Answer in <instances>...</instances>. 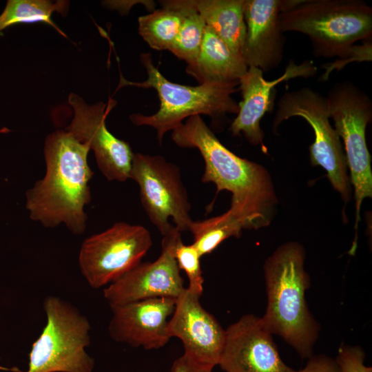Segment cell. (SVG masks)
<instances>
[{"label":"cell","mask_w":372,"mask_h":372,"mask_svg":"<svg viewBox=\"0 0 372 372\" xmlns=\"http://www.w3.org/2000/svg\"><path fill=\"white\" fill-rule=\"evenodd\" d=\"M176 298H156L112 307L108 332L116 342L132 347L158 349L171 338L168 318L172 315Z\"/></svg>","instance_id":"16"},{"label":"cell","mask_w":372,"mask_h":372,"mask_svg":"<svg viewBox=\"0 0 372 372\" xmlns=\"http://www.w3.org/2000/svg\"><path fill=\"white\" fill-rule=\"evenodd\" d=\"M293 116L303 118L314 132V141L309 147L310 163L327 172L332 187L348 202L351 187L345 154L340 138L330 123L327 96L308 87L286 91L278 102L273 130Z\"/></svg>","instance_id":"8"},{"label":"cell","mask_w":372,"mask_h":372,"mask_svg":"<svg viewBox=\"0 0 372 372\" xmlns=\"http://www.w3.org/2000/svg\"><path fill=\"white\" fill-rule=\"evenodd\" d=\"M334 129L344 143L350 183L355 200V239L356 247L361 205L372 196L371 155L366 145V128L372 118V103L364 91L350 81L335 84L327 96Z\"/></svg>","instance_id":"7"},{"label":"cell","mask_w":372,"mask_h":372,"mask_svg":"<svg viewBox=\"0 0 372 372\" xmlns=\"http://www.w3.org/2000/svg\"><path fill=\"white\" fill-rule=\"evenodd\" d=\"M174 256L180 270L186 273L190 291L201 296L203 292L204 278L200 267L201 255L192 245H185L180 238L176 242Z\"/></svg>","instance_id":"24"},{"label":"cell","mask_w":372,"mask_h":372,"mask_svg":"<svg viewBox=\"0 0 372 372\" xmlns=\"http://www.w3.org/2000/svg\"><path fill=\"white\" fill-rule=\"evenodd\" d=\"M365 357L360 347L342 344L335 361L340 372H372V367L364 364Z\"/></svg>","instance_id":"26"},{"label":"cell","mask_w":372,"mask_h":372,"mask_svg":"<svg viewBox=\"0 0 372 372\" xmlns=\"http://www.w3.org/2000/svg\"><path fill=\"white\" fill-rule=\"evenodd\" d=\"M172 138L180 147L196 148L205 162L203 183H213L217 193L231 192L229 210L245 229L269 225L277 198L268 171L242 158L223 145L200 115L189 117L172 130Z\"/></svg>","instance_id":"1"},{"label":"cell","mask_w":372,"mask_h":372,"mask_svg":"<svg viewBox=\"0 0 372 372\" xmlns=\"http://www.w3.org/2000/svg\"><path fill=\"white\" fill-rule=\"evenodd\" d=\"M306 365L296 372H340L335 359L326 355H312Z\"/></svg>","instance_id":"27"},{"label":"cell","mask_w":372,"mask_h":372,"mask_svg":"<svg viewBox=\"0 0 372 372\" xmlns=\"http://www.w3.org/2000/svg\"><path fill=\"white\" fill-rule=\"evenodd\" d=\"M317 71L318 68L312 61L306 60L296 64L293 60H290L281 76L267 81L260 69L248 68L239 80L242 100L238 103L237 116L229 127L231 134L236 136L242 134L249 143L261 145L266 150L260 121L267 112L273 110L276 86L291 79L313 76Z\"/></svg>","instance_id":"15"},{"label":"cell","mask_w":372,"mask_h":372,"mask_svg":"<svg viewBox=\"0 0 372 372\" xmlns=\"http://www.w3.org/2000/svg\"><path fill=\"white\" fill-rule=\"evenodd\" d=\"M152 245L145 227L116 223L83 241L79 256L81 271L91 287L99 289L139 264Z\"/></svg>","instance_id":"10"},{"label":"cell","mask_w":372,"mask_h":372,"mask_svg":"<svg viewBox=\"0 0 372 372\" xmlns=\"http://www.w3.org/2000/svg\"><path fill=\"white\" fill-rule=\"evenodd\" d=\"M281 30L307 35L317 56L340 58L372 38V8L360 0H285Z\"/></svg>","instance_id":"4"},{"label":"cell","mask_w":372,"mask_h":372,"mask_svg":"<svg viewBox=\"0 0 372 372\" xmlns=\"http://www.w3.org/2000/svg\"><path fill=\"white\" fill-rule=\"evenodd\" d=\"M68 8V1L8 0L0 14V32L17 24L41 22L52 26L62 36L67 37L53 22L51 15L54 12H58L65 16Z\"/></svg>","instance_id":"20"},{"label":"cell","mask_w":372,"mask_h":372,"mask_svg":"<svg viewBox=\"0 0 372 372\" xmlns=\"http://www.w3.org/2000/svg\"><path fill=\"white\" fill-rule=\"evenodd\" d=\"M43 309L47 322L32 345L25 372H92L94 360L85 351L90 344L87 318L56 296L46 297Z\"/></svg>","instance_id":"6"},{"label":"cell","mask_w":372,"mask_h":372,"mask_svg":"<svg viewBox=\"0 0 372 372\" xmlns=\"http://www.w3.org/2000/svg\"><path fill=\"white\" fill-rule=\"evenodd\" d=\"M200 296L187 287L176 298L167 330L170 338L180 339L184 354L211 369L218 365L225 344V330L200 302Z\"/></svg>","instance_id":"14"},{"label":"cell","mask_w":372,"mask_h":372,"mask_svg":"<svg viewBox=\"0 0 372 372\" xmlns=\"http://www.w3.org/2000/svg\"><path fill=\"white\" fill-rule=\"evenodd\" d=\"M218 365L225 372H296L280 357L261 317L245 314L225 329Z\"/></svg>","instance_id":"13"},{"label":"cell","mask_w":372,"mask_h":372,"mask_svg":"<svg viewBox=\"0 0 372 372\" xmlns=\"http://www.w3.org/2000/svg\"><path fill=\"white\" fill-rule=\"evenodd\" d=\"M206 25L242 56L246 34L244 0H193Z\"/></svg>","instance_id":"19"},{"label":"cell","mask_w":372,"mask_h":372,"mask_svg":"<svg viewBox=\"0 0 372 372\" xmlns=\"http://www.w3.org/2000/svg\"><path fill=\"white\" fill-rule=\"evenodd\" d=\"M130 178L138 185L143 209L163 236L174 227L189 230L191 205L176 165L161 156L134 153Z\"/></svg>","instance_id":"9"},{"label":"cell","mask_w":372,"mask_h":372,"mask_svg":"<svg viewBox=\"0 0 372 372\" xmlns=\"http://www.w3.org/2000/svg\"><path fill=\"white\" fill-rule=\"evenodd\" d=\"M181 232L174 227L162 240V251L153 262H140L110 284L103 296L110 307L156 298H177L185 289L174 256Z\"/></svg>","instance_id":"12"},{"label":"cell","mask_w":372,"mask_h":372,"mask_svg":"<svg viewBox=\"0 0 372 372\" xmlns=\"http://www.w3.org/2000/svg\"><path fill=\"white\" fill-rule=\"evenodd\" d=\"M247 69L242 57L206 25L198 54L194 62L187 65L185 71L199 84L238 85Z\"/></svg>","instance_id":"18"},{"label":"cell","mask_w":372,"mask_h":372,"mask_svg":"<svg viewBox=\"0 0 372 372\" xmlns=\"http://www.w3.org/2000/svg\"><path fill=\"white\" fill-rule=\"evenodd\" d=\"M243 229L241 221L228 209L217 216L192 221L189 231L194 236L193 245L203 256L211 253L226 239L240 237Z\"/></svg>","instance_id":"23"},{"label":"cell","mask_w":372,"mask_h":372,"mask_svg":"<svg viewBox=\"0 0 372 372\" xmlns=\"http://www.w3.org/2000/svg\"><path fill=\"white\" fill-rule=\"evenodd\" d=\"M141 61L147 78L143 82L126 80L121 75L118 89L125 85L141 88H153L160 100L158 110L152 115L132 114L130 118L137 126H149L156 131L158 141L162 143L164 135L192 116L204 114L212 120L226 114H237L238 105L231 95L237 85L204 83L196 86L184 85L167 79L153 64L150 53H142Z\"/></svg>","instance_id":"5"},{"label":"cell","mask_w":372,"mask_h":372,"mask_svg":"<svg viewBox=\"0 0 372 372\" xmlns=\"http://www.w3.org/2000/svg\"><path fill=\"white\" fill-rule=\"evenodd\" d=\"M68 103L74 117L67 131L79 142L88 145L95 155L97 165L108 180L125 181L130 178L134 153L128 143L116 138L107 128L105 119L116 101L88 105L71 93Z\"/></svg>","instance_id":"11"},{"label":"cell","mask_w":372,"mask_h":372,"mask_svg":"<svg viewBox=\"0 0 372 372\" xmlns=\"http://www.w3.org/2000/svg\"><path fill=\"white\" fill-rule=\"evenodd\" d=\"M161 9L138 18V33L152 49L169 50L181 24V14L169 0L160 1Z\"/></svg>","instance_id":"22"},{"label":"cell","mask_w":372,"mask_h":372,"mask_svg":"<svg viewBox=\"0 0 372 372\" xmlns=\"http://www.w3.org/2000/svg\"><path fill=\"white\" fill-rule=\"evenodd\" d=\"M90 149L67 130H56L45 141L44 177L26 192L25 208L32 220L46 227L61 223L75 235L86 229L84 210L91 200Z\"/></svg>","instance_id":"2"},{"label":"cell","mask_w":372,"mask_h":372,"mask_svg":"<svg viewBox=\"0 0 372 372\" xmlns=\"http://www.w3.org/2000/svg\"><path fill=\"white\" fill-rule=\"evenodd\" d=\"M371 60L372 39L364 41L359 45L355 44L347 54L322 66L324 70V72L322 74L320 81H327L331 72L342 70L349 63L369 62L371 61Z\"/></svg>","instance_id":"25"},{"label":"cell","mask_w":372,"mask_h":372,"mask_svg":"<svg viewBox=\"0 0 372 372\" xmlns=\"http://www.w3.org/2000/svg\"><path fill=\"white\" fill-rule=\"evenodd\" d=\"M181 14V24L169 51L187 65L196 59L204 37L206 23L193 0H169Z\"/></svg>","instance_id":"21"},{"label":"cell","mask_w":372,"mask_h":372,"mask_svg":"<svg viewBox=\"0 0 372 372\" xmlns=\"http://www.w3.org/2000/svg\"><path fill=\"white\" fill-rule=\"evenodd\" d=\"M305 250L296 241L280 245L264 263L267 298L262 322L267 330L291 346L302 358L313 355L320 327L305 298L310 286Z\"/></svg>","instance_id":"3"},{"label":"cell","mask_w":372,"mask_h":372,"mask_svg":"<svg viewBox=\"0 0 372 372\" xmlns=\"http://www.w3.org/2000/svg\"><path fill=\"white\" fill-rule=\"evenodd\" d=\"M282 0H244L246 34L242 57L248 68L268 72L283 59L285 39L279 14Z\"/></svg>","instance_id":"17"},{"label":"cell","mask_w":372,"mask_h":372,"mask_svg":"<svg viewBox=\"0 0 372 372\" xmlns=\"http://www.w3.org/2000/svg\"><path fill=\"white\" fill-rule=\"evenodd\" d=\"M212 369L196 362L183 354L174 362L170 372H212Z\"/></svg>","instance_id":"28"}]
</instances>
